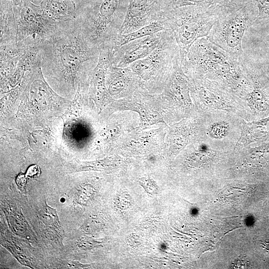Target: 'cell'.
<instances>
[{"label": "cell", "mask_w": 269, "mask_h": 269, "mask_svg": "<svg viewBox=\"0 0 269 269\" xmlns=\"http://www.w3.org/2000/svg\"><path fill=\"white\" fill-rule=\"evenodd\" d=\"M38 47L42 68L62 90L73 89L77 74L94 69L99 56V48L88 43L76 18L61 23Z\"/></svg>", "instance_id": "cell-1"}, {"label": "cell", "mask_w": 269, "mask_h": 269, "mask_svg": "<svg viewBox=\"0 0 269 269\" xmlns=\"http://www.w3.org/2000/svg\"><path fill=\"white\" fill-rule=\"evenodd\" d=\"M245 58L231 54L204 37L192 45L182 64L190 79L216 84L242 99L252 87Z\"/></svg>", "instance_id": "cell-2"}, {"label": "cell", "mask_w": 269, "mask_h": 269, "mask_svg": "<svg viewBox=\"0 0 269 269\" xmlns=\"http://www.w3.org/2000/svg\"><path fill=\"white\" fill-rule=\"evenodd\" d=\"M129 0H76V19L92 46L111 44L119 34Z\"/></svg>", "instance_id": "cell-3"}, {"label": "cell", "mask_w": 269, "mask_h": 269, "mask_svg": "<svg viewBox=\"0 0 269 269\" xmlns=\"http://www.w3.org/2000/svg\"><path fill=\"white\" fill-rule=\"evenodd\" d=\"M235 10V9H234ZM234 10L220 6H184L166 9L162 18L173 33L182 61L192 45L207 37L215 23Z\"/></svg>", "instance_id": "cell-4"}, {"label": "cell", "mask_w": 269, "mask_h": 269, "mask_svg": "<svg viewBox=\"0 0 269 269\" xmlns=\"http://www.w3.org/2000/svg\"><path fill=\"white\" fill-rule=\"evenodd\" d=\"M257 16L251 0L221 17L206 37L211 42L231 54L245 56L242 40L247 30L254 25Z\"/></svg>", "instance_id": "cell-5"}, {"label": "cell", "mask_w": 269, "mask_h": 269, "mask_svg": "<svg viewBox=\"0 0 269 269\" xmlns=\"http://www.w3.org/2000/svg\"><path fill=\"white\" fill-rule=\"evenodd\" d=\"M180 57L175 38L172 32L168 29L159 45L149 55L133 62L128 67L139 83L151 87L161 82L163 85L167 82Z\"/></svg>", "instance_id": "cell-6"}, {"label": "cell", "mask_w": 269, "mask_h": 269, "mask_svg": "<svg viewBox=\"0 0 269 269\" xmlns=\"http://www.w3.org/2000/svg\"><path fill=\"white\" fill-rule=\"evenodd\" d=\"M18 41L26 46L38 47L58 30L60 24L47 16L33 0L13 4Z\"/></svg>", "instance_id": "cell-7"}, {"label": "cell", "mask_w": 269, "mask_h": 269, "mask_svg": "<svg viewBox=\"0 0 269 269\" xmlns=\"http://www.w3.org/2000/svg\"><path fill=\"white\" fill-rule=\"evenodd\" d=\"M189 79L191 96L204 108L243 115L241 99L216 84L205 80Z\"/></svg>", "instance_id": "cell-8"}, {"label": "cell", "mask_w": 269, "mask_h": 269, "mask_svg": "<svg viewBox=\"0 0 269 269\" xmlns=\"http://www.w3.org/2000/svg\"><path fill=\"white\" fill-rule=\"evenodd\" d=\"M164 0H129L124 21L119 34L131 33L162 18Z\"/></svg>", "instance_id": "cell-9"}, {"label": "cell", "mask_w": 269, "mask_h": 269, "mask_svg": "<svg viewBox=\"0 0 269 269\" xmlns=\"http://www.w3.org/2000/svg\"><path fill=\"white\" fill-rule=\"evenodd\" d=\"M168 30L133 40L112 51V65L125 68L146 57L159 45Z\"/></svg>", "instance_id": "cell-10"}, {"label": "cell", "mask_w": 269, "mask_h": 269, "mask_svg": "<svg viewBox=\"0 0 269 269\" xmlns=\"http://www.w3.org/2000/svg\"><path fill=\"white\" fill-rule=\"evenodd\" d=\"M165 86L166 95L173 102L187 109L192 107L190 81L183 69L181 57L176 62Z\"/></svg>", "instance_id": "cell-11"}, {"label": "cell", "mask_w": 269, "mask_h": 269, "mask_svg": "<svg viewBox=\"0 0 269 269\" xmlns=\"http://www.w3.org/2000/svg\"><path fill=\"white\" fill-rule=\"evenodd\" d=\"M107 74L108 91L111 95H122L136 89L138 80L129 67L120 68L111 65Z\"/></svg>", "instance_id": "cell-12"}, {"label": "cell", "mask_w": 269, "mask_h": 269, "mask_svg": "<svg viewBox=\"0 0 269 269\" xmlns=\"http://www.w3.org/2000/svg\"><path fill=\"white\" fill-rule=\"evenodd\" d=\"M269 141V116L252 122L243 121L240 136L235 147H244L255 142Z\"/></svg>", "instance_id": "cell-13"}, {"label": "cell", "mask_w": 269, "mask_h": 269, "mask_svg": "<svg viewBox=\"0 0 269 269\" xmlns=\"http://www.w3.org/2000/svg\"><path fill=\"white\" fill-rule=\"evenodd\" d=\"M0 45L14 44L18 34L13 4L9 0H0Z\"/></svg>", "instance_id": "cell-14"}, {"label": "cell", "mask_w": 269, "mask_h": 269, "mask_svg": "<svg viewBox=\"0 0 269 269\" xmlns=\"http://www.w3.org/2000/svg\"><path fill=\"white\" fill-rule=\"evenodd\" d=\"M40 6L49 17L59 23L76 18V3L73 0H41Z\"/></svg>", "instance_id": "cell-15"}, {"label": "cell", "mask_w": 269, "mask_h": 269, "mask_svg": "<svg viewBox=\"0 0 269 269\" xmlns=\"http://www.w3.org/2000/svg\"><path fill=\"white\" fill-rule=\"evenodd\" d=\"M196 122L183 121L173 125L169 134V146L172 152L177 154L191 141L196 133Z\"/></svg>", "instance_id": "cell-16"}, {"label": "cell", "mask_w": 269, "mask_h": 269, "mask_svg": "<svg viewBox=\"0 0 269 269\" xmlns=\"http://www.w3.org/2000/svg\"><path fill=\"white\" fill-rule=\"evenodd\" d=\"M30 47L17 42L0 45V71L3 78L13 74L17 64Z\"/></svg>", "instance_id": "cell-17"}, {"label": "cell", "mask_w": 269, "mask_h": 269, "mask_svg": "<svg viewBox=\"0 0 269 269\" xmlns=\"http://www.w3.org/2000/svg\"><path fill=\"white\" fill-rule=\"evenodd\" d=\"M167 29L163 19L154 21L149 24L129 33L118 35L112 42V51H114L124 44L139 39Z\"/></svg>", "instance_id": "cell-18"}, {"label": "cell", "mask_w": 269, "mask_h": 269, "mask_svg": "<svg viewBox=\"0 0 269 269\" xmlns=\"http://www.w3.org/2000/svg\"><path fill=\"white\" fill-rule=\"evenodd\" d=\"M119 104L126 109L135 111L138 113L141 118L142 128L159 123H164L162 117L158 113L133 100L124 99L119 101Z\"/></svg>", "instance_id": "cell-19"}, {"label": "cell", "mask_w": 269, "mask_h": 269, "mask_svg": "<svg viewBox=\"0 0 269 269\" xmlns=\"http://www.w3.org/2000/svg\"><path fill=\"white\" fill-rule=\"evenodd\" d=\"M248 1L249 0H176L170 8L184 6L215 5L234 10L242 6Z\"/></svg>", "instance_id": "cell-20"}, {"label": "cell", "mask_w": 269, "mask_h": 269, "mask_svg": "<svg viewBox=\"0 0 269 269\" xmlns=\"http://www.w3.org/2000/svg\"><path fill=\"white\" fill-rule=\"evenodd\" d=\"M230 128L228 122L224 120L217 121L208 126L206 133L212 139H222L228 135Z\"/></svg>", "instance_id": "cell-21"}, {"label": "cell", "mask_w": 269, "mask_h": 269, "mask_svg": "<svg viewBox=\"0 0 269 269\" xmlns=\"http://www.w3.org/2000/svg\"><path fill=\"white\" fill-rule=\"evenodd\" d=\"M251 0L257 11V16L254 25L269 24V0Z\"/></svg>", "instance_id": "cell-22"}, {"label": "cell", "mask_w": 269, "mask_h": 269, "mask_svg": "<svg viewBox=\"0 0 269 269\" xmlns=\"http://www.w3.org/2000/svg\"><path fill=\"white\" fill-rule=\"evenodd\" d=\"M17 184L19 185L20 183H22V189L21 191L25 190V180L23 175L18 176L16 179Z\"/></svg>", "instance_id": "cell-23"}, {"label": "cell", "mask_w": 269, "mask_h": 269, "mask_svg": "<svg viewBox=\"0 0 269 269\" xmlns=\"http://www.w3.org/2000/svg\"><path fill=\"white\" fill-rule=\"evenodd\" d=\"M37 168L34 167H31L29 168L27 172V175L29 176H32L34 175H35L36 173Z\"/></svg>", "instance_id": "cell-24"}, {"label": "cell", "mask_w": 269, "mask_h": 269, "mask_svg": "<svg viewBox=\"0 0 269 269\" xmlns=\"http://www.w3.org/2000/svg\"><path fill=\"white\" fill-rule=\"evenodd\" d=\"M165 5V9L169 8L171 7L173 3L176 0H164Z\"/></svg>", "instance_id": "cell-25"}, {"label": "cell", "mask_w": 269, "mask_h": 269, "mask_svg": "<svg viewBox=\"0 0 269 269\" xmlns=\"http://www.w3.org/2000/svg\"><path fill=\"white\" fill-rule=\"evenodd\" d=\"M261 244H262V246H263V248L266 251H267L268 252H269V240L263 242Z\"/></svg>", "instance_id": "cell-26"}, {"label": "cell", "mask_w": 269, "mask_h": 269, "mask_svg": "<svg viewBox=\"0 0 269 269\" xmlns=\"http://www.w3.org/2000/svg\"><path fill=\"white\" fill-rule=\"evenodd\" d=\"M12 2V3L15 5H18L21 3L22 0H9Z\"/></svg>", "instance_id": "cell-27"}, {"label": "cell", "mask_w": 269, "mask_h": 269, "mask_svg": "<svg viewBox=\"0 0 269 269\" xmlns=\"http://www.w3.org/2000/svg\"><path fill=\"white\" fill-rule=\"evenodd\" d=\"M268 43H267V45H268V52H269V39H268Z\"/></svg>", "instance_id": "cell-28"}, {"label": "cell", "mask_w": 269, "mask_h": 269, "mask_svg": "<svg viewBox=\"0 0 269 269\" xmlns=\"http://www.w3.org/2000/svg\"><path fill=\"white\" fill-rule=\"evenodd\" d=\"M74 0V2H75V0Z\"/></svg>", "instance_id": "cell-29"}, {"label": "cell", "mask_w": 269, "mask_h": 269, "mask_svg": "<svg viewBox=\"0 0 269 269\" xmlns=\"http://www.w3.org/2000/svg\"></svg>", "instance_id": "cell-30"}]
</instances>
